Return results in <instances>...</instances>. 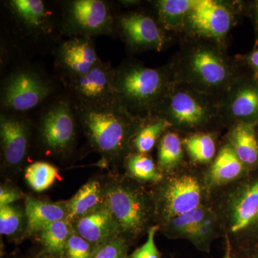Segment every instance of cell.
Masks as SVG:
<instances>
[{
  "mask_svg": "<svg viewBox=\"0 0 258 258\" xmlns=\"http://www.w3.org/2000/svg\"><path fill=\"white\" fill-rule=\"evenodd\" d=\"M23 220V212L17 207L10 205L0 208V233L14 235L20 230Z\"/></svg>",
  "mask_w": 258,
  "mask_h": 258,
  "instance_id": "4dcf8cb0",
  "label": "cell"
},
{
  "mask_svg": "<svg viewBox=\"0 0 258 258\" xmlns=\"http://www.w3.org/2000/svg\"><path fill=\"white\" fill-rule=\"evenodd\" d=\"M194 4L195 0H161L157 2L159 19L166 28H177L186 20Z\"/></svg>",
  "mask_w": 258,
  "mask_h": 258,
  "instance_id": "484cf974",
  "label": "cell"
},
{
  "mask_svg": "<svg viewBox=\"0 0 258 258\" xmlns=\"http://www.w3.org/2000/svg\"><path fill=\"white\" fill-rule=\"evenodd\" d=\"M216 227V216L212 213L201 224L189 237L194 244L198 247H205L210 242V238L215 233Z\"/></svg>",
  "mask_w": 258,
  "mask_h": 258,
  "instance_id": "836d02e7",
  "label": "cell"
},
{
  "mask_svg": "<svg viewBox=\"0 0 258 258\" xmlns=\"http://www.w3.org/2000/svg\"><path fill=\"white\" fill-rule=\"evenodd\" d=\"M103 192L117 235L128 242L142 235L152 216L147 194L139 186L116 177L104 183Z\"/></svg>",
  "mask_w": 258,
  "mask_h": 258,
  "instance_id": "3957f363",
  "label": "cell"
},
{
  "mask_svg": "<svg viewBox=\"0 0 258 258\" xmlns=\"http://www.w3.org/2000/svg\"><path fill=\"white\" fill-rule=\"evenodd\" d=\"M157 230V226L151 227L148 232L147 242L142 247L134 251L128 258H160V254L158 251L155 240H154Z\"/></svg>",
  "mask_w": 258,
  "mask_h": 258,
  "instance_id": "e575fe53",
  "label": "cell"
},
{
  "mask_svg": "<svg viewBox=\"0 0 258 258\" xmlns=\"http://www.w3.org/2000/svg\"><path fill=\"white\" fill-rule=\"evenodd\" d=\"M21 198L22 193L15 188L5 186L0 188V208L12 205Z\"/></svg>",
  "mask_w": 258,
  "mask_h": 258,
  "instance_id": "d590c367",
  "label": "cell"
},
{
  "mask_svg": "<svg viewBox=\"0 0 258 258\" xmlns=\"http://www.w3.org/2000/svg\"><path fill=\"white\" fill-rule=\"evenodd\" d=\"M72 103L91 147L107 160H118L128 147L136 118L120 106L96 108Z\"/></svg>",
  "mask_w": 258,
  "mask_h": 258,
  "instance_id": "6da1fadb",
  "label": "cell"
},
{
  "mask_svg": "<svg viewBox=\"0 0 258 258\" xmlns=\"http://www.w3.org/2000/svg\"><path fill=\"white\" fill-rule=\"evenodd\" d=\"M118 26L129 46L134 49L160 50L164 45V37L157 23L142 13L122 15Z\"/></svg>",
  "mask_w": 258,
  "mask_h": 258,
  "instance_id": "9a60e30c",
  "label": "cell"
},
{
  "mask_svg": "<svg viewBox=\"0 0 258 258\" xmlns=\"http://www.w3.org/2000/svg\"><path fill=\"white\" fill-rule=\"evenodd\" d=\"M76 118L72 102L60 98L45 108L40 116L39 134L44 148L54 155L72 150L76 139Z\"/></svg>",
  "mask_w": 258,
  "mask_h": 258,
  "instance_id": "52a82bcc",
  "label": "cell"
},
{
  "mask_svg": "<svg viewBox=\"0 0 258 258\" xmlns=\"http://www.w3.org/2000/svg\"><path fill=\"white\" fill-rule=\"evenodd\" d=\"M184 144L189 155L197 162L208 163L215 157L216 145L209 134H194L185 139Z\"/></svg>",
  "mask_w": 258,
  "mask_h": 258,
  "instance_id": "f546056e",
  "label": "cell"
},
{
  "mask_svg": "<svg viewBox=\"0 0 258 258\" xmlns=\"http://www.w3.org/2000/svg\"><path fill=\"white\" fill-rule=\"evenodd\" d=\"M104 204L103 184L98 180H91L66 202L67 220L74 223L81 217L96 211Z\"/></svg>",
  "mask_w": 258,
  "mask_h": 258,
  "instance_id": "d6986e66",
  "label": "cell"
},
{
  "mask_svg": "<svg viewBox=\"0 0 258 258\" xmlns=\"http://www.w3.org/2000/svg\"><path fill=\"white\" fill-rule=\"evenodd\" d=\"M191 87L210 94L232 87L233 69L222 51L209 44H199L185 52L181 62Z\"/></svg>",
  "mask_w": 258,
  "mask_h": 258,
  "instance_id": "277c9868",
  "label": "cell"
},
{
  "mask_svg": "<svg viewBox=\"0 0 258 258\" xmlns=\"http://www.w3.org/2000/svg\"><path fill=\"white\" fill-rule=\"evenodd\" d=\"M226 111L239 122L249 123L258 118V86L242 84L230 88Z\"/></svg>",
  "mask_w": 258,
  "mask_h": 258,
  "instance_id": "ffe728a7",
  "label": "cell"
},
{
  "mask_svg": "<svg viewBox=\"0 0 258 258\" xmlns=\"http://www.w3.org/2000/svg\"><path fill=\"white\" fill-rule=\"evenodd\" d=\"M231 142L237 157L246 165H253L258 161V141L251 123L239 122L231 133Z\"/></svg>",
  "mask_w": 258,
  "mask_h": 258,
  "instance_id": "7402d4cb",
  "label": "cell"
},
{
  "mask_svg": "<svg viewBox=\"0 0 258 258\" xmlns=\"http://www.w3.org/2000/svg\"><path fill=\"white\" fill-rule=\"evenodd\" d=\"M74 232L92 244L94 249L117 235L113 219L106 205L73 223Z\"/></svg>",
  "mask_w": 258,
  "mask_h": 258,
  "instance_id": "2e32d148",
  "label": "cell"
},
{
  "mask_svg": "<svg viewBox=\"0 0 258 258\" xmlns=\"http://www.w3.org/2000/svg\"><path fill=\"white\" fill-rule=\"evenodd\" d=\"M113 74L111 66L101 60L88 74L66 79L71 101L96 108L120 107L113 88Z\"/></svg>",
  "mask_w": 258,
  "mask_h": 258,
  "instance_id": "9c48e42d",
  "label": "cell"
},
{
  "mask_svg": "<svg viewBox=\"0 0 258 258\" xmlns=\"http://www.w3.org/2000/svg\"><path fill=\"white\" fill-rule=\"evenodd\" d=\"M205 95L207 94L192 87L169 90L157 110L161 108L165 115L163 118L171 125L187 128L200 127L206 123L215 113Z\"/></svg>",
  "mask_w": 258,
  "mask_h": 258,
  "instance_id": "ba28073f",
  "label": "cell"
},
{
  "mask_svg": "<svg viewBox=\"0 0 258 258\" xmlns=\"http://www.w3.org/2000/svg\"><path fill=\"white\" fill-rule=\"evenodd\" d=\"M213 213L210 209L200 205L193 211L180 215L166 222L167 232L174 237L189 239L199 226Z\"/></svg>",
  "mask_w": 258,
  "mask_h": 258,
  "instance_id": "cb8c5ba5",
  "label": "cell"
},
{
  "mask_svg": "<svg viewBox=\"0 0 258 258\" xmlns=\"http://www.w3.org/2000/svg\"><path fill=\"white\" fill-rule=\"evenodd\" d=\"M193 31L209 38H220L232 25V15L223 5L212 0H195L186 20Z\"/></svg>",
  "mask_w": 258,
  "mask_h": 258,
  "instance_id": "7c38bea8",
  "label": "cell"
},
{
  "mask_svg": "<svg viewBox=\"0 0 258 258\" xmlns=\"http://www.w3.org/2000/svg\"><path fill=\"white\" fill-rule=\"evenodd\" d=\"M113 84L120 107L136 118L155 111L170 89L164 71L133 63L113 69Z\"/></svg>",
  "mask_w": 258,
  "mask_h": 258,
  "instance_id": "7a4b0ae2",
  "label": "cell"
},
{
  "mask_svg": "<svg viewBox=\"0 0 258 258\" xmlns=\"http://www.w3.org/2000/svg\"><path fill=\"white\" fill-rule=\"evenodd\" d=\"M62 31L72 37L109 35L114 20L109 7L101 0H74L64 4Z\"/></svg>",
  "mask_w": 258,
  "mask_h": 258,
  "instance_id": "8992f818",
  "label": "cell"
},
{
  "mask_svg": "<svg viewBox=\"0 0 258 258\" xmlns=\"http://www.w3.org/2000/svg\"><path fill=\"white\" fill-rule=\"evenodd\" d=\"M52 83L37 71L19 69L5 79L1 90L2 106L24 113L41 105L52 94Z\"/></svg>",
  "mask_w": 258,
  "mask_h": 258,
  "instance_id": "5b68a950",
  "label": "cell"
},
{
  "mask_svg": "<svg viewBox=\"0 0 258 258\" xmlns=\"http://www.w3.org/2000/svg\"><path fill=\"white\" fill-rule=\"evenodd\" d=\"M34 258H66L64 257V256H60V255H55V254H47L44 253V252H41L40 254L36 256V257Z\"/></svg>",
  "mask_w": 258,
  "mask_h": 258,
  "instance_id": "74e56055",
  "label": "cell"
},
{
  "mask_svg": "<svg viewBox=\"0 0 258 258\" xmlns=\"http://www.w3.org/2000/svg\"><path fill=\"white\" fill-rule=\"evenodd\" d=\"M94 247L87 240L74 232L66 244V258H92Z\"/></svg>",
  "mask_w": 258,
  "mask_h": 258,
  "instance_id": "d6a6232c",
  "label": "cell"
},
{
  "mask_svg": "<svg viewBox=\"0 0 258 258\" xmlns=\"http://www.w3.org/2000/svg\"><path fill=\"white\" fill-rule=\"evenodd\" d=\"M243 165L232 147L226 146L210 168L208 175L209 184L219 186L234 181L242 174Z\"/></svg>",
  "mask_w": 258,
  "mask_h": 258,
  "instance_id": "44dd1931",
  "label": "cell"
},
{
  "mask_svg": "<svg viewBox=\"0 0 258 258\" xmlns=\"http://www.w3.org/2000/svg\"><path fill=\"white\" fill-rule=\"evenodd\" d=\"M74 232L73 224L67 219L47 225L39 232L42 252L66 257V244Z\"/></svg>",
  "mask_w": 258,
  "mask_h": 258,
  "instance_id": "603a6c76",
  "label": "cell"
},
{
  "mask_svg": "<svg viewBox=\"0 0 258 258\" xmlns=\"http://www.w3.org/2000/svg\"><path fill=\"white\" fill-rule=\"evenodd\" d=\"M222 258H232V257H231V254H230V247H229V245H228V248H227V252H226L225 255L224 256V257Z\"/></svg>",
  "mask_w": 258,
  "mask_h": 258,
  "instance_id": "f35d334b",
  "label": "cell"
},
{
  "mask_svg": "<svg viewBox=\"0 0 258 258\" xmlns=\"http://www.w3.org/2000/svg\"><path fill=\"white\" fill-rule=\"evenodd\" d=\"M201 200V186L196 177L188 174L174 176L158 191L157 210L166 223L199 208Z\"/></svg>",
  "mask_w": 258,
  "mask_h": 258,
  "instance_id": "30bf717a",
  "label": "cell"
},
{
  "mask_svg": "<svg viewBox=\"0 0 258 258\" xmlns=\"http://www.w3.org/2000/svg\"><path fill=\"white\" fill-rule=\"evenodd\" d=\"M25 176L35 191H45L55 182L58 176V169L49 163L38 161L27 168Z\"/></svg>",
  "mask_w": 258,
  "mask_h": 258,
  "instance_id": "83f0119b",
  "label": "cell"
},
{
  "mask_svg": "<svg viewBox=\"0 0 258 258\" xmlns=\"http://www.w3.org/2000/svg\"><path fill=\"white\" fill-rule=\"evenodd\" d=\"M249 61L251 64L258 71V48L249 56Z\"/></svg>",
  "mask_w": 258,
  "mask_h": 258,
  "instance_id": "8d00e7d4",
  "label": "cell"
},
{
  "mask_svg": "<svg viewBox=\"0 0 258 258\" xmlns=\"http://www.w3.org/2000/svg\"><path fill=\"white\" fill-rule=\"evenodd\" d=\"M183 159L182 146L177 134L169 132L163 136L158 150V166L162 173L170 172Z\"/></svg>",
  "mask_w": 258,
  "mask_h": 258,
  "instance_id": "d4e9b609",
  "label": "cell"
},
{
  "mask_svg": "<svg viewBox=\"0 0 258 258\" xmlns=\"http://www.w3.org/2000/svg\"><path fill=\"white\" fill-rule=\"evenodd\" d=\"M125 166L128 174L140 181L159 182L163 179L162 173L147 154H130L125 159Z\"/></svg>",
  "mask_w": 258,
  "mask_h": 258,
  "instance_id": "4316f807",
  "label": "cell"
},
{
  "mask_svg": "<svg viewBox=\"0 0 258 258\" xmlns=\"http://www.w3.org/2000/svg\"><path fill=\"white\" fill-rule=\"evenodd\" d=\"M100 61L93 40L88 37H70L61 44L56 55V63L66 79L88 74Z\"/></svg>",
  "mask_w": 258,
  "mask_h": 258,
  "instance_id": "8fae6325",
  "label": "cell"
},
{
  "mask_svg": "<svg viewBox=\"0 0 258 258\" xmlns=\"http://www.w3.org/2000/svg\"><path fill=\"white\" fill-rule=\"evenodd\" d=\"M27 232L39 233L47 225L67 219L66 203L42 201L32 197L25 198Z\"/></svg>",
  "mask_w": 258,
  "mask_h": 258,
  "instance_id": "e0dca14e",
  "label": "cell"
},
{
  "mask_svg": "<svg viewBox=\"0 0 258 258\" xmlns=\"http://www.w3.org/2000/svg\"><path fill=\"white\" fill-rule=\"evenodd\" d=\"M171 125L167 120L160 118L142 127L137 132L134 140V146L137 153L147 154L150 152L159 137Z\"/></svg>",
  "mask_w": 258,
  "mask_h": 258,
  "instance_id": "f1b7e54d",
  "label": "cell"
},
{
  "mask_svg": "<svg viewBox=\"0 0 258 258\" xmlns=\"http://www.w3.org/2000/svg\"><path fill=\"white\" fill-rule=\"evenodd\" d=\"M128 242L115 236L96 247L92 258H128Z\"/></svg>",
  "mask_w": 258,
  "mask_h": 258,
  "instance_id": "1f68e13d",
  "label": "cell"
},
{
  "mask_svg": "<svg viewBox=\"0 0 258 258\" xmlns=\"http://www.w3.org/2000/svg\"><path fill=\"white\" fill-rule=\"evenodd\" d=\"M0 137L5 164L21 165L28 154L30 126L25 118L3 113L0 117Z\"/></svg>",
  "mask_w": 258,
  "mask_h": 258,
  "instance_id": "4fadbf2b",
  "label": "cell"
},
{
  "mask_svg": "<svg viewBox=\"0 0 258 258\" xmlns=\"http://www.w3.org/2000/svg\"><path fill=\"white\" fill-rule=\"evenodd\" d=\"M10 10L18 23L29 32H47L50 13L40 0H12Z\"/></svg>",
  "mask_w": 258,
  "mask_h": 258,
  "instance_id": "ac0fdd59",
  "label": "cell"
},
{
  "mask_svg": "<svg viewBox=\"0 0 258 258\" xmlns=\"http://www.w3.org/2000/svg\"><path fill=\"white\" fill-rule=\"evenodd\" d=\"M228 227L239 235L258 222V179L236 189L227 205Z\"/></svg>",
  "mask_w": 258,
  "mask_h": 258,
  "instance_id": "5bb4252c",
  "label": "cell"
},
{
  "mask_svg": "<svg viewBox=\"0 0 258 258\" xmlns=\"http://www.w3.org/2000/svg\"><path fill=\"white\" fill-rule=\"evenodd\" d=\"M256 12H257V20L258 23V3H257V7H256Z\"/></svg>",
  "mask_w": 258,
  "mask_h": 258,
  "instance_id": "ab89813d",
  "label": "cell"
}]
</instances>
